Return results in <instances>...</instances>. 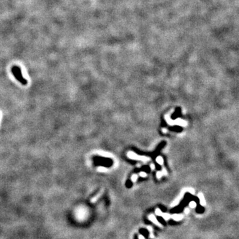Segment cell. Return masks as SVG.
Returning a JSON list of instances; mask_svg holds the SVG:
<instances>
[{
	"label": "cell",
	"instance_id": "cell-1",
	"mask_svg": "<svg viewBox=\"0 0 239 239\" xmlns=\"http://www.w3.org/2000/svg\"><path fill=\"white\" fill-rule=\"evenodd\" d=\"M11 72H12V73H13L14 76L15 77V78H17V80L22 83V85H27V81L26 78H23L22 70H21V69L19 68V66H14L12 67Z\"/></svg>",
	"mask_w": 239,
	"mask_h": 239
},
{
	"label": "cell",
	"instance_id": "cell-2",
	"mask_svg": "<svg viewBox=\"0 0 239 239\" xmlns=\"http://www.w3.org/2000/svg\"><path fill=\"white\" fill-rule=\"evenodd\" d=\"M156 161L159 163V164L162 165L163 163V158L161 157H157L156 158Z\"/></svg>",
	"mask_w": 239,
	"mask_h": 239
},
{
	"label": "cell",
	"instance_id": "cell-3",
	"mask_svg": "<svg viewBox=\"0 0 239 239\" xmlns=\"http://www.w3.org/2000/svg\"><path fill=\"white\" fill-rule=\"evenodd\" d=\"M137 176L136 175H133V176H132V180H133V181H135L137 179Z\"/></svg>",
	"mask_w": 239,
	"mask_h": 239
},
{
	"label": "cell",
	"instance_id": "cell-4",
	"mask_svg": "<svg viewBox=\"0 0 239 239\" xmlns=\"http://www.w3.org/2000/svg\"><path fill=\"white\" fill-rule=\"evenodd\" d=\"M140 175L141 176V177H145V176H146V173H144V172H141Z\"/></svg>",
	"mask_w": 239,
	"mask_h": 239
},
{
	"label": "cell",
	"instance_id": "cell-5",
	"mask_svg": "<svg viewBox=\"0 0 239 239\" xmlns=\"http://www.w3.org/2000/svg\"><path fill=\"white\" fill-rule=\"evenodd\" d=\"M151 167H152V169H155V165L153 164H151Z\"/></svg>",
	"mask_w": 239,
	"mask_h": 239
}]
</instances>
